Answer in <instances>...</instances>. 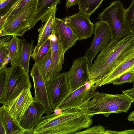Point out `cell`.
I'll return each instance as SVG.
<instances>
[{
  "label": "cell",
  "instance_id": "obj_9",
  "mask_svg": "<svg viewBox=\"0 0 134 134\" xmlns=\"http://www.w3.org/2000/svg\"><path fill=\"white\" fill-rule=\"evenodd\" d=\"M94 34V38L84 55L88 59L89 68L95 57L109 43L111 39L109 27L101 21L95 24Z\"/></svg>",
  "mask_w": 134,
  "mask_h": 134
},
{
  "label": "cell",
  "instance_id": "obj_31",
  "mask_svg": "<svg viewBox=\"0 0 134 134\" xmlns=\"http://www.w3.org/2000/svg\"><path fill=\"white\" fill-rule=\"evenodd\" d=\"M107 131L103 126L98 125L89 127L83 131L77 132L74 134H106Z\"/></svg>",
  "mask_w": 134,
  "mask_h": 134
},
{
  "label": "cell",
  "instance_id": "obj_5",
  "mask_svg": "<svg viewBox=\"0 0 134 134\" xmlns=\"http://www.w3.org/2000/svg\"><path fill=\"white\" fill-rule=\"evenodd\" d=\"M37 3L38 0H31L0 27V37L8 35L23 37L25 32L32 28Z\"/></svg>",
  "mask_w": 134,
  "mask_h": 134
},
{
  "label": "cell",
  "instance_id": "obj_19",
  "mask_svg": "<svg viewBox=\"0 0 134 134\" xmlns=\"http://www.w3.org/2000/svg\"><path fill=\"white\" fill-rule=\"evenodd\" d=\"M0 119L5 127L6 134H23L24 129L9 113L7 105L0 108Z\"/></svg>",
  "mask_w": 134,
  "mask_h": 134
},
{
  "label": "cell",
  "instance_id": "obj_7",
  "mask_svg": "<svg viewBox=\"0 0 134 134\" xmlns=\"http://www.w3.org/2000/svg\"><path fill=\"white\" fill-rule=\"evenodd\" d=\"M97 88L90 81H88L81 86L69 93L55 110L63 111L79 108L92 98Z\"/></svg>",
  "mask_w": 134,
  "mask_h": 134
},
{
  "label": "cell",
  "instance_id": "obj_33",
  "mask_svg": "<svg viewBox=\"0 0 134 134\" xmlns=\"http://www.w3.org/2000/svg\"><path fill=\"white\" fill-rule=\"evenodd\" d=\"M134 134V129L125 130L121 131H115L110 130L107 131L106 134Z\"/></svg>",
  "mask_w": 134,
  "mask_h": 134
},
{
  "label": "cell",
  "instance_id": "obj_38",
  "mask_svg": "<svg viewBox=\"0 0 134 134\" xmlns=\"http://www.w3.org/2000/svg\"><path fill=\"white\" fill-rule=\"evenodd\" d=\"M38 134L35 131L34 128L24 129L23 134Z\"/></svg>",
  "mask_w": 134,
  "mask_h": 134
},
{
  "label": "cell",
  "instance_id": "obj_8",
  "mask_svg": "<svg viewBox=\"0 0 134 134\" xmlns=\"http://www.w3.org/2000/svg\"><path fill=\"white\" fill-rule=\"evenodd\" d=\"M48 99L54 111L70 92L66 72L58 73L46 82Z\"/></svg>",
  "mask_w": 134,
  "mask_h": 134
},
{
  "label": "cell",
  "instance_id": "obj_41",
  "mask_svg": "<svg viewBox=\"0 0 134 134\" xmlns=\"http://www.w3.org/2000/svg\"><path fill=\"white\" fill-rule=\"evenodd\" d=\"M2 0H0V1H2Z\"/></svg>",
  "mask_w": 134,
  "mask_h": 134
},
{
  "label": "cell",
  "instance_id": "obj_3",
  "mask_svg": "<svg viewBox=\"0 0 134 134\" xmlns=\"http://www.w3.org/2000/svg\"><path fill=\"white\" fill-rule=\"evenodd\" d=\"M133 103L126 94H112L96 91L90 100L78 108L90 115L102 114L108 117L112 113H127Z\"/></svg>",
  "mask_w": 134,
  "mask_h": 134
},
{
  "label": "cell",
  "instance_id": "obj_13",
  "mask_svg": "<svg viewBox=\"0 0 134 134\" xmlns=\"http://www.w3.org/2000/svg\"><path fill=\"white\" fill-rule=\"evenodd\" d=\"M52 33L59 38L64 53L79 40L78 37L63 19L55 18Z\"/></svg>",
  "mask_w": 134,
  "mask_h": 134
},
{
  "label": "cell",
  "instance_id": "obj_29",
  "mask_svg": "<svg viewBox=\"0 0 134 134\" xmlns=\"http://www.w3.org/2000/svg\"><path fill=\"white\" fill-rule=\"evenodd\" d=\"M125 17L131 33L134 32V0L126 9Z\"/></svg>",
  "mask_w": 134,
  "mask_h": 134
},
{
  "label": "cell",
  "instance_id": "obj_2",
  "mask_svg": "<svg viewBox=\"0 0 134 134\" xmlns=\"http://www.w3.org/2000/svg\"><path fill=\"white\" fill-rule=\"evenodd\" d=\"M92 117L78 108H71L42 117L34 130L38 134H74L90 127Z\"/></svg>",
  "mask_w": 134,
  "mask_h": 134
},
{
  "label": "cell",
  "instance_id": "obj_26",
  "mask_svg": "<svg viewBox=\"0 0 134 134\" xmlns=\"http://www.w3.org/2000/svg\"><path fill=\"white\" fill-rule=\"evenodd\" d=\"M31 0H21L11 11L0 18V27L2 26Z\"/></svg>",
  "mask_w": 134,
  "mask_h": 134
},
{
  "label": "cell",
  "instance_id": "obj_22",
  "mask_svg": "<svg viewBox=\"0 0 134 134\" xmlns=\"http://www.w3.org/2000/svg\"><path fill=\"white\" fill-rule=\"evenodd\" d=\"M103 0H77L79 12L89 16L98 8Z\"/></svg>",
  "mask_w": 134,
  "mask_h": 134
},
{
  "label": "cell",
  "instance_id": "obj_10",
  "mask_svg": "<svg viewBox=\"0 0 134 134\" xmlns=\"http://www.w3.org/2000/svg\"><path fill=\"white\" fill-rule=\"evenodd\" d=\"M88 59L85 55L75 59L66 73L70 92L81 86L90 81Z\"/></svg>",
  "mask_w": 134,
  "mask_h": 134
},
{
  "label": "cell",
  "instance_id": "obj_32",
  "mask_svg": "<svg viewBox=\"0 0 134 134\" xmlns=\"http://www.w3.org/2000/svg\"><path fill=\"white\" fill-rule=\"evenodd\" d=\"M8 44H6L0 46V63L6 58L8 53Z\"/></svg>",
  "mask_w": 134,
  "mask_h": 134
},
{
  "label": "cell",
  "instance_id": "obj_35",
  "mask_svg": "<svg viewBox=\"0 0 134 134\" xmlns=\"http://www.w3.org/2000/svg\"><path fill=\"white\" fill-rule=\"evenodd\" d=\"M122 92L129 97L134 103V88L133 87L130 89L122 91Z\"/></svg>",
  "mask_w": 134,
  "mask_h": 134
},
{
  "label": "cell",
  "instance_id": "obj_23",
  "mask_svg": "<svg viewBox=\"0 0 134 134\" xmlns=\"http://www.w3.org/2000/svg\"><path fill=\"white\" fill-rule=\"evenodd\" d=\"M51 48L45 56L35 63L39 66L45 82L48 81V74L51 63Z\"/></svg>",
  "mask_w": 134,
  "mask_h": 134
},
{
  "label": "cell",
  "instance_id": "obj_12",
  "mask_svg": "<svg viewBox=\"0 0 134 134\" xmlns=\"http://www.w3.org/2000/svg\"><path fill=\"white\" fill-rule=\"evenodd\" d=\"M33 81L34 89V100L41 103L44 108L47 115L53 111L48 99L46 82L42 75L40 69L36 63H34L30 72Z\"/></svg>",
  "mask_w": 134,
  "mask_h": 134
},
{
  "label": "cell",
  "instance_id": "obj_36",
  "mask_svg": "<svg viewBox=\"0 0 134 134\" xmlns=\"http://www.w3.org/2000/svg\"><path fill=\"white\" fill-rule=\"evenodd\" d=\"M10 61V57L8 53L6 58L1 63H0V70L6 67V66L7 64Z\"/></svg>",
  "mask_w": 134,
  "mask_h": 134
},
{
  "label": "cell",
  "instance_id": "obj_15",
  "mask_svg": "<svg viewBox=\"0 0 134 134\" xmlns=\"http://www.w3.org/2000/svg\"><path fill=\"white\" fill-rule=\"evenodd\" d=\"M46 110L42 105L34 100L25 112L19 123L24 129L35 128L41 121Z\"/></svg>",
  "mask_w": 134,
  "mask_h": 134
},
{
  "label": "cell",
  "instance_id": "obj_21",
  "mask_svg": "<svg viewBox=\"0 0 134 134\" xmlns=\"http://www.w3.org/2000/svg\"><path fill=\"white\" fill-rule=\"evenodd\" d=\"M57 6V5L53 8L48 16L47 19L44 24L42 25L38 29L37 43L32 53H34L36 51L44 39L51 34L53 22L55 18Z\"/></svg>",
  "mask_w": 134,
  "mask_h": 134
},
{
  "label": "cell",
  "instance_id": "obj_24",
  "mask_svg": "<svg viewBox=\"0 0 134 134\" xmlns=\"http://www.w3.org/2000/svg\"><path fill=\"white\" fill-rule=\"evenodd\" d=\"M23 39L19 38L17 36H13L9 41L8 46V50L10 58V63L16 58L21 48Z\"/></svg>",
  "mask_w": 134,
  "mask_h": 134
},
{
  "label": "cell",
  "instance_id": "obj_37",
  "mask_svg": "<svg viewBox=\"0 0 134 134\" xmlns=\"http://www.w3.org/2000/svg\"><path fill=\"white\" fill-rule=\"evenodd\" d=\"M78 4L77 0H67L65 4V7L67 9L75 5Z\"/></svg>",
  "mask_w": 134,
  "mask_h": 134
},
{
  "label": "cell",
  "instance_id": "obj_28",
  "mask_svg": "<svg viewBox=\"0 0 134 134\" xmlns=\"http://www.w3.org/2000/svg\"><path fill=\"white\" fill-rule=\"evenodd\" d=\"M21 0H3L0 1V17L12 10Z\"/></svg>",
  "mask_w": 134,
  "mask_h": 134
},
{
  "label": "cell",
  "instance_id": "obj_14",
  "mask_svg": "<svg viewBox=\"0 0 134 134\" xmlns=\"http://www.w3.org/2000/svg\"><path fill=\"white\" fill-rule=\"evenodd\" d=\"M30 89H24L13 101L7 105L9 113L19 122L34 100Z\"/></svg>",
  "mask_w": 134,
  "mask_h": 134
},
{
  "label": "cell",
  "instance_id": "obj_34",
  "mask_svg": "<svg viewBox=\"0 0 134 134\" xmlns=\"http://www.w3.org/2000/svg\"><path fill=\"white\" fill-rule=\"evenodd\" d=\"M12 36L11 35H8L3 36L1 37L0 39V46L8 44Z\"/></svg>",
  "mask_w": 134,
  "mask_h": 134
},
{
  "label": "cell",
  "instance_id": "obj_18",
  "mask_svg": "<svg viewBox=\"0 0 134 134\" xmlns=\"http://www.w3.org/2000/svg\"><path fill=\"white\" fill-rule=\"evenodd\" d=\"M34 41L27 42L24 38L21 48L15 59L11 63L12 65L16 64L20 65L25 71L29 72L30 61L34 49Z\"/></svg>",
  "mask_w": 134,
  "mask_h": 134
},
{
  "label": "cell",
  "instance_id": "obj_25",
  "mask_svg": "<svg viewBox=\"0 0 134 134\" xmlns=\"http://www.w3.org/2000/svg\"><path fill=\"white\" fill-rule=\"evenodd\" d=\"M51 48V41L48 37L43 41L36 51L32 53L31 58L35 63L37 62L46 55Z\"/></svg>",
  "mask_w": 134,
  "mask_h": 134
},
{
  "label": "cell",
  "instance_id": "obj_16",
  "mask_svg": "<svg viewBox=\"0 0 134 134\" xmlns=\"http://www.w3.org/2000/svg\"><path fill=\"white\" fill-rule=\"evenodd\" d=\"M129 71H134V53L118 65L94 85L97 88L111 83L121 75Z\"/></svg>",
  "mask_w": 134,
  "mask_h": 134
},
{
  "label": "cell",
  "instance_id": "obj_11",
  "mask_svg": "<svg viewBox=\"0 0 134 134\" xmlns=\"http://www.w3.org/2000/svg\"><path fill=\"white\" fill-rule=\"evenodd\" d=\"M90 17L79 12L63 19L80 41L89 38L94 34L95 24L91 21Z\"/></svg>",
  "mask_w": 134,
  "mask_h": 134
},
{
  "label": "cell",
  "instance_id": "obj_17",
  "mask_svg": "<svg viewBox=\"0 0 134 134\" xmlns=\"http://www.w3.org/2000/svg\"><path fill=\"white\" fill-rule=\"evenodd\" d=\"M57 37L56 40L51 41V63L48 74V80L60 72L64 62L65 53L63 52L59 40Z\"/></svg>",
  "mask_w": 134,
  "mask_h": 134
},
{
  "label": "cell",
  "instance_id": "obj_4",
  "mask_svg": "<svg viewBox=\"0 0 134 134\" xmlns=\"http://www.w3.org/2000/svg\"><path fill=\"white\" fill-rule=\"evenodd\" d=\"M126 9L121 2L117 0L99 15L98 19L109 27L111 40H120L131 33L126 18Z\"/></svg>",
  "mask_w": 134,
  "mask_h": 134
},
{
  "label": "cell",
  "instance_id": "obj_30",
  "mask_svg": "<svg viewBox=\"0 0 134 134\" xmlns=\"http://www.w3.org/2000/svg\"><path fill=\"white\" fill-rule=\"evenodd\" d=\"M134 80V71H129L121 75L112 82L114 85H120L126 83H133Z\"/></svg>",
  "mask_w": 134,
  "mask_h": 134
},
{
  "label": "cell",
  "instance_id": "obj_6",
  "mask_svg": "<svg viewBox=\"0 0 134 134\" xmlns=\"http://www.w3.org/2000/svg\"><path fill=\"white\" fill-rule=\"evenodd\" d=\"M32 85L29 73L20 65H11L4 96L0 100L3 105H8L13 101L25 88L31 89Z\"/></svg>",
  "mask_w": 134,
  "mask_h": 134
},
{
  "label": "cell",
  "instance_id": "obj_1",
  "mask_svg": "<svg viewBox=\"0 0 134 134\" xmlns=\"http://www.w3.org/2000/svg\"><path fill=\"white\" fill-rule=\"evenodd\" d=\"M134 53V32L120 40H111L89 67L90 80L94 84Z\"/></svg>",
  "mask_w": 134,
  "mask_h": 134
},
{
  "label": "cell",
  "instance_id": "obj_40",
  "mask_svg": "<svg viewBox=\"0 0 134 134\" xmlns=\"http://www.w3.org/2000/svg\"><path fill=\"white\" fill-rule=\"evenodd\" d=\"M127 120L129 121H133L134 123V111H132L127 117Z\"/></svg>",
  "mask_w": 134,
  "mask_h": 134
},
{
  "label": "cell",
  "instance_id": "obj_39",
  "mask_svg": "<svg viewBox=\"0 0 134 134\" xmlns=\"http://www.w3.org/2000/svg\"><path fill=\"white\" fill-rule=\"evenodd\" d=\"M0 119V134H6L4 125L2 120Z\"/></svg>",
  "mask_w": 134,
  "mask_h": 134
},
{
  "label": "cell",
  "instance_id": "obj_27",
  "mask_svg": "<svg viewBox=\"0 0 134 134\" xmlns=\"http://www.w3.org/2000/svg\"><path fill=\"white\" fill-rule=\"evenodd\" d=\"M10 68L5 67L0 70V100L3 98L5 93Z\"/></svg>",
  "mask_w": 134,
  "mask_h": 134
},
{
  "label": "cell",
  "instance_id": "obj_20",
  "mask_svg": "<svg viewBox=\"0 0 134 134\" xmlns=\"http://www.w3.org/2000/svg\"><path fill=\"white\" fill-rule=\"evenodd\" d=\"M60 0H38L37 10L32 23L33 28L40 20L45 22L53 8L60 3Z\"/></svg>",
  "mask_w": 134,
  "mask_h": 134
}]
</instances>
